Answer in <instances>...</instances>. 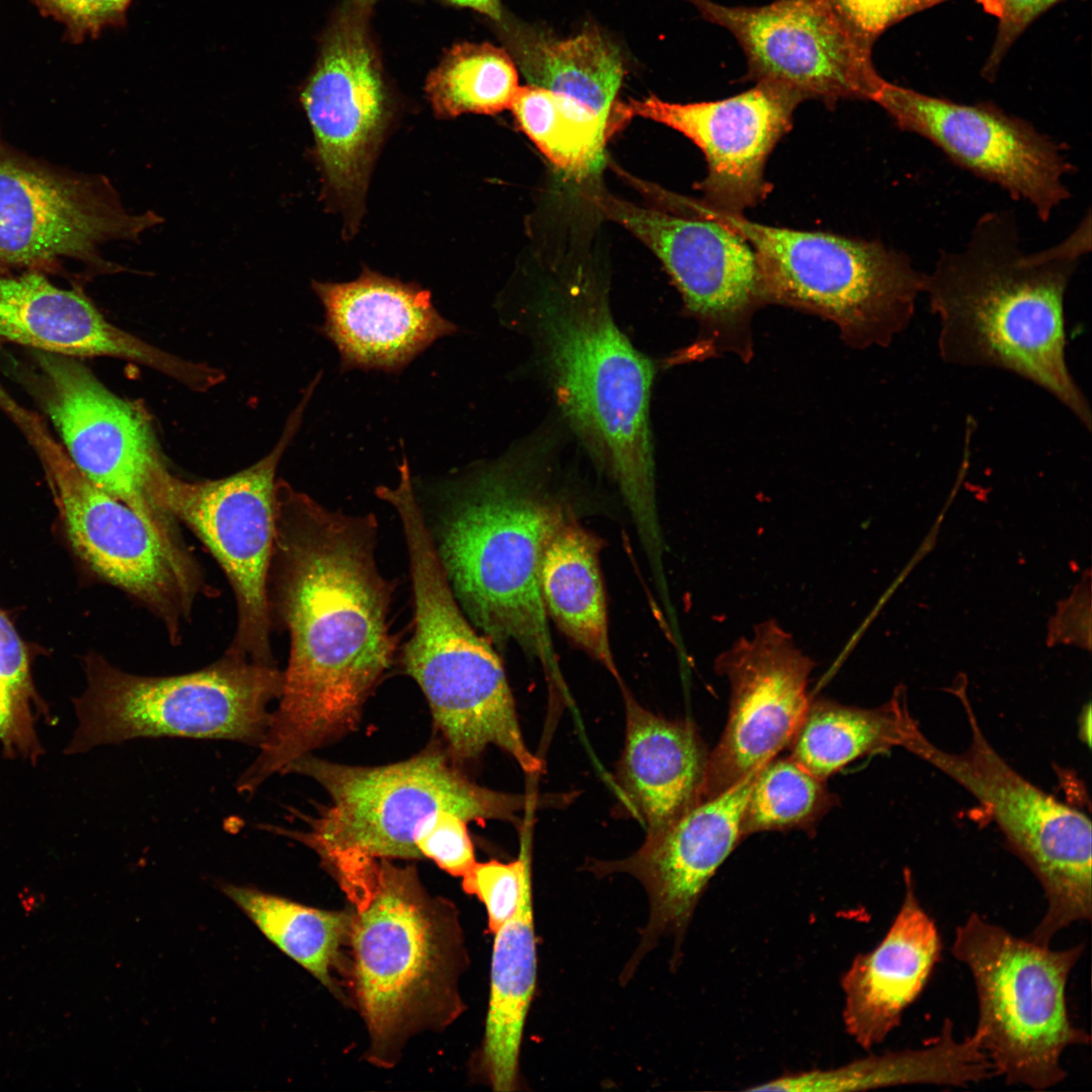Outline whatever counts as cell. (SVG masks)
Listing matches in <instances>:
<instances>
[{
  "label": "cell",
  "mask_w": 1092,
  "mask_h": 1092,
  "mask_svg": "<svg viewBox=\"0 0 1092 1092\" xmlns=\"http://www.w3.org/2000/svg\"><path fill=\"white\" fill-rule=\"evenodd\" d=\"M376 531L372 514L332 511L277 480L268 600L289 656L278 706L242 774L250 788L355 730L393 663V587L376 564Z\"/></svg>",
  "instance_id": "6da1fadb"
},
{
  "label": "cell",
  "mask_w": 1092,
  "mask_h": 1092,
  "mask_svg": "<svg viewBox=\"0 0 1092 1092\" xmlns=\"http://www.w3.org/2000/svg\"><path fill=\"white\" fill-rule=\"evenodd\" d=\"M1091 213L1057 244L1025 251L1010 209L985 212L958 251H940L923 292L946 364L1005 370L1032 382L1086 429L1092 412L1066 360L1065 296L1091 251Z\"/></svg>",
  "instance_id": "7a4b0ae2"
},
{
  "label": "cell",
  "mask_w": 1092,
  "mask_h": 1092,
  "mask_svg": "<svg viewBox=\"0 0 1092 1092\" xmlns=\"http://www.w3.org/2000/svg\"><path fill=\"white\" fill-rule=\"evenodd\" d=\"M543 469L535 458L508 455L448 478L428 526L473 626L495 648L517 645L559 681L540 569L552 536L574 513Z\"/></svg>",
  "instance_id": "3957f363"
},
{
  "label": "cell",
  "mask_w": 1092,
  "mask_h": 1092,
  "mask_svg": "<svg viewBox=\"0 0 1092 1092\" xmlns=\"http://www.w3.org/2000/svg\"><path fill=\"white\" fill-rule=\"evenodd\" d=\"M525 326L567 423L617 486L642 546L656 544L652 363L584 288L542 300Z\"/></svg>",
  "instance_id": "277c9868"
},
{
  "label": "cell",
  "mask_w": 1092,
  "mask_h": 1092,
  "mask_svg": "<svg viewBox=\"0 0 1092 1092\" xmlns=\"http://www.w3.org/2000/svg\"><path fill=\"white\" fill-rule=\"evenodd\" d=\"M284 774L317 783L329 803L314 817H300L304 830L265 825L312 849L354 906L369 902L378 860L422 858L415 835L439 810L467 822L517 821L533 800L490 790L471 781L444 745L433 743L418 754L378 766L349 765L305 754Z\"/></svg>",
  "instance_id": "5b68a950"
},
{
  "label": "cell",
  "mask_w": 1092,
  "mask_h": 1092,
  "mask_svg": "<svg viewBox=\"0 0 1092 1092\" xmlns=\"http://www.w3.org/2000/svg\"><path fill=\"white\" fill-rule=\"evenodd\" d=\"M344 974L366 1026V1060L392 1068L408 1040L440 1031L464 1011L459 982L469 960L459 915L431 895L414 867L378 860L368 904L353 911Z\"/></svg>",
  "instance_id": "8992f818"
},
{
  "label": "cell",
  "mask_w": 1092,
  "mask_h": 1092,
  "mask_svg": "<svg viewBox=\"0 0 1092 1092\" xmlns=\"http://www.w3.org/2000/svg\"><path fill=\"white\" fill-rule=\"evenodd\" d=\"M396 514L414 601L413 634L400 660L423 692L445 749L461 766L494 745L524 771L541 772L542 760L523 738L503 662L459 605L422 508L406 500Z\"/></svg>",
  "instance_id": "52a82bcc"
},
{
  "label": "cell",
  "mask_w": 1092,
  "mask_h": 1092,
  "mask_svg": "<svg viewBox=\"0 0 1092 1092\" xmlns=\"http://www.w3.org/2000/svg\"><path fill=\"white\" fill-rule=\"evenodd\" d=\"M686 206L748 243L764 303L829 320L855 348L886 347L910 325L924 273L904 252L874 240L757 223L698 199Z\"/></svg>",
  "instance_id": "ba28073f"
},
{
  "label": "cell",
  "mask_w": 1092,
  "mask_h": 1092,
  "mask_svg": "<svg viewBox=\"0 0 1092 1092\" xmlns=\"http://www.w3.org/2000/svg\"><path fill=\"white\" fill-rule=\"evenodd\" d=\"M1083 950V943L1053 949L975 912L957 926L950 951L974 980L973 1033L1006 1084L1051 1089L1067 1077L1065 1051L1090 1043L1067 1001L1069 978Z\"/></svg>",
  "instance_id": "9c48e42d"
},
{
  "label": "cell",
  "mask_w": 1092,
  "mask_h": 1092,
  "mask_svg": "<svg viewBox=\"0 0 1092 1092\" xmlns=\"http://www.w3.org/2000/svg\"><path fill=\"white\" fill-rule=\"evenodd\" d=\"M87 686L73 699L78 719L66 754L135 738L222 739L258 747L278 700L282 671L225 653L191 672H126L102 655L84 657Z\"/></svg>",
  "instance_id": "30bf717a"
},
{
  "label": "cell",
  "mask_w": 1092,
  "mask_h": 1092,
  "mask_svg": "<svg viewBox=\"0 0 1092 1092\" xmlns=\"http://www.w3.org/2000/svg\"><path fill=\"white\" fill-rule=\"evenodd\" d=\"M969 724L962 752L933 744L910 715L901 747L954 781L995 821L1012 852L1040 884L1045 912L1029 935L1042 945L1092 916L1091 821L1017 772L992 747L964 692L958 693Z\"/></svg>",
  "instance_id": "8fae6325"
},
{
  "label": "cell",
  "mask_w": 1092,
  "mask_h": 1092,
  "mask_svg": "<svg viewBox=\"0 0 1092 1092\" xmlns=\"http://www.w3.org/2000/svg\"><path fill=\"white\" fill-rule=\"evenodd\" d=\"M35 363L37 398L73 464L131 508L169 550L192 558L177 522L159 506L174 474L147 410L110 391L74 357L37 351Z\"/></svg>",
  "instance_id": "7c38bea8"
},
{
  "label": "cell",
  "mask_w": 1092,
  "mask_h": 1092,
  "mask_svg": "<svg viewBox=\"0 0 1092 1092\" xmlns=\"http://www.w3.org/2000/svg\"><path fill=\"white\" fill-rule=\"evenodd\" d=\"M24 436L74 552L97 577L156 616L178 644L195 600L208 592L195 558L173 553L131 508L83 475L39 417Z\"/></svg>",
  "instance_id": "4fadbf2b"
},
{
  "label": "cell",
  "mask_w": 1092,
  "mask_h": 1092,
  "mask_svg": "<svg viewBox=\"0 0 1092 1092\" xmlns=\"http://www.w3.org/2000/svg\"><path fill=\"white\" fill-rule=\"evenodd\" d=\"M314 386L306 387L268 455L219 479L190 482L174 475L159 498L160 508L204 544L231 584L237 626L225 653L258 663L276 664L270 644L268 581L277 467L299 429Z\"/></svg>",
  "instance_id": "5bb4252c"
},
{
  "label": "cell",
  "mask_w": 1092,
  "mask_h": 1092,
  "mask_svg": "<svg viewBox=\"0 0 1092 1092\" xmlns=\"http://www.w3.org/2000/svg\"><path fill=\"white\" fill-rule=\"evenodd\" d=\"M162 222L153 210L128 211L106 177L67 173L0 152V272H49L64 259L101 272L124 271L104 260L100 247L138 242Z\"/></svg>",
  "instance_id": "9a60e30c"
},
{
  "label": "cell",
  "mask_w": 1092,
  "mask_h": 1092,
  "mask_svg": "<svg viewBox=\"0 0 1092 1092\" xmlns=\"http://www.w3.org/2000/svg\"><path fill=\"white\" fill-rule=\"evenodd\" d=\"M686 1L735 37L746 59V81L777 85L802 101L827 106L842 99L876 103L887 83L875 69L873 44L854 33L828 0H774L761 6Z\"/></svg>",
  "instance_id": "2e32d148"
},
{
  "label": "cell",
  "mask_w": 1092,
  "mask_h": 1092,
  "mask_svg": "<svg viewBox=\"0 0 1092 1092\" xmlns=\"http://www.w3.org/2000/svg\"><path fill=\"white\" fill-rule=\"evenodd\" d=\"M876 103L901 130L1027 203L1042 222L1071 195L1067 146L993 103H958L888 81Z\"/></svg>",
  "instance_id": "e0dca14e"
},
{
  "label": "cell",
  "mask_w": 1092,
  "mask_h": 1092,
  "mask_svg": "<svg viewBox=\"0 0 1092 1092\" xmlns=\"http://www.w3.org/2000/svg\"><path fill=\"white\" fill-rule=\"evenodd\" d=\"M327 31L300 102L314 136L326 193L357 223L390 104L370 38L366 8L354 0Z\"/></svg>",
  "instance_id": "ac0fdd59"
},
{
  "label": "cell",
  "mask_w": 1092,
  "mask_h": 1092,
  "mask_svg": "<svg viewBox=\"0 0 1092 1092\" xmlns=\"http://www.w3.org/2000/svg\"><path fill=\"white\" fill-rule=\"evenodd\" d=\"M599 204L661 261L687 309L701 324L704 344L749 356L750 321L764 300L748 243L700 215L646 208L611 196Z\"/></svg>",
  "instance_id": "d6986e66"
},
{
  "label": "cell",
  "mask_w": 1092,
  "mask_h": 1092,
  "mask_svg": "<svg viewBox=\"0 0 1092 1092\" xmlns=\"http://www.w3.org/2000/svg\"><path fill=\"white\" fill-rule=\"evenodd\" d=\"M814 667L775 620L758 623L717 657L715 670L730 687L729 714L699 801L727 791L790 744L810 703Z\"/></svg>",
  "instance_id": "ffe728a7"
},
{
  "label": "cell",
  "mask_w": 1092,
  "mask_h": 1092,
  "mask_svg": "<svg viewBox=\"0 0 1092 1092\" xmlns=\"http://www.w3.org/2000/svg\"><path fill=\"white\" fill-rule=\"evenodd\" d=\"M759 768L727 791L696 802L631 856L592 864L600 876L635 877L648 895V922L622 981L629 980L662 936L672 935L676 947L680 945L707 885L743 839V812Z\"/></svg>",
  "instance_id": "44dd1931"
},
{
  "label": "cell",
  "mask_w": 1092,
  "mask_h": 1092,
  "mask_svg": "<svg viewBox=\"0 0 1092 1092\" xmlns=\"http://www.w3.org/2000/svg\"><path fill=\"white\" fill-rule=\"evenodd\" d=\"M802 99L780 86L758 82L747 91L714 101L673 103L657 97L622 102L628 120L641 116L671 127L705 155L708 174L697 185L707 205L742 213L769 192L767 158L790 130Z\"/></svg>",
  "instance_id": "7402d4cb"
},
{
  "label": "cell",
  "mask_w": 1092,
  "mask_h": 1092,
  "mask_svg": "<svg viewBox=\"0 0 1092 1092\" xmlns=\"http://www.w3.org/2000/svg\"><path fill=\"white\" fill-rule=\"evenodd\" d=\"M0 340L69 357H114L142 364L194 391L218 382L217 368L184 360L109 323L80 290L42 272H0Z\"/></svg>",
  "instance_id": "603a6c76"
},
{
  "label": "cell",
  "mask_w": 1092,
  "mask_h": 1092,
  "mask_svg": "<svg viewBox=\"0 0 1092 1092\" xmlns=\"http://www.w3.org/2000/svg\"><path fill=\"white\" fill-rule=\"evenodd\" d=\"M325 309L318 331L337 348L342 372L399 373L457 327L435 308L431 292L364 270L349 282H313Z\"/></svg>",
  "instance_id": "cb8c5ba5"
},
{
  "label": "cell",
  "mask_w": 1092,
  "mask_h": 1092,
  "mask_svg": "<svg viewBox=\"0 0 1092 1092\" xmlns=\"http://www.w3.org/2000/svg\"><path fill=\"white\" fill-rule=\"evenodd\" d=\"M904 897L882 940L857 954L841 979L846 1032L864 1050L882 1043L920 997L942 953L939 929L921 905L908 868Z\"/></svg>",
  "instance_id": "d4e9b609"
},
{
  "label": "cell",
  "mask_w": 1092,
  "mask_h": 1092,
  "mask_svg": "<svg viewBox=\"0 0 1092 1092\" xmlns=\"http://www.w3.org/2000/svg\"><path fill=\"white\" fill-rule=\"evenodd\" d=\"M623 698L626 734L617 785L650 839L699 801L709 752L691 723L651 713L626 689Z\"/></svg>",
  "instance_id": "484cf974"
},
{
  "label": "cell",
  "mask_w": 1092,
  "mask_h": 1092,
  "mask_svg": "<svg viewBox=\"0 0 1092 1092\" xmlns=\"http://www.w3.org/2000/svg\"><path fill=\"white\" fill-rule=\"evenodd\" d=\"M995 1076L993 1067L972 1033L954 1035L945 1018L939 1032L920 1048L871 1055L831 1069L786 1073L749 1091L844 1092L903 1085L968 1087Z\"/></svg>",
  "instance_id": "4316f807"
},
{
  "label": "cell",
  "mask_w": 1092,
  "mask_h": 1092,
  "mask_svg": "<svg viewBox=\"0 0 1092 1092\" xmlns=\"http://www.w3.org/2000/svg\"><path fill=\"white\" fill-rule=\"evenodd\" d=\"M480 1076L494 1091L520 1089V1051L537 975L531 878L513 916L494 933Z\"/></svg>",
  "instance_id": "83f0119b"
},
{
  "label": "cell",
  "mask_w": 1092,
  "mask_h": 1092,
  "mask_svg": "<svg viewBox=\"0 0 1092 1092\" xmlns=\"http://www.w3.org/2000/svg\"><path fill=\"white\" fill-rule=\"evenodd\" d=\"M603 543L572 515L547 545L540 592L549 620L621 681L611 649L608 607L600 566Z\"/></svg>",
  "instance_id": "f1b7e54d"
},
{
  "label": "cell",
  "mask_w": 1092,
  "mask_h": 1092,
  "mask_svg": "<svg viewBox=\"0 0 1092 1092\" xmlns=\"http://www.w3.org/2000/svg\"><path fill=\"white\" fill-rule=\"evenodd\" d=\"M515 64L530 85L571 96L614 113L625 74L618 49L593 30L559 39L529 25L498 22Z\"/></svg>",
  "instance_id": "f546056e"
},
{
  "label": "cell",
  "mask_w": 1092,
  "mask_h": 1092,
  "mask_svg": "<svg viewBox=\"0 0 1092 1092\" xmlns=\"http://www.w3.org/2000/svg\"><path fill=\"white\" fill-rule=\"evenodd\" d=\"M910 714L898 692L885 705L864 709L828 699L810 701L790 742L791 757L826 780L853 760L901 747Z\"/></svg>",
  "instance_id": "4dcf8cb0"
},
{
  "label": "cell",
  "mask_w": 1092,
  "mask_h": 1092,
  "mask_svg": "<svg viewBox=\"0 0 1092 1092\" xmlns=\"http://www.w3.org/2000/svg\"><path fill=\"white\" fill-rule=\"evenodd\" d=\"M220 889L273 944L343 998L333 972H344L341 949L348 945L353 912L305 906L249 886Z\"/></svg>",
  "instance_id": "1f68e13d"
},
{
  "label": "cell",
  "mask_w": 1092,
  "mask_h": 1092,
  "mask_svg": "<svg viewBox=\"0 0 1092 1092\" xmlns=\"http://www.w3.org/2000/svg\"><path fill=\"white\" fill-rule=\"evenodd\" d=\"M520 128L559 170L575 178L596 173L609 138L624 124L563 93L520 87L510 108Z\"/></svg>",
  "instance_id": "d6a6232c"
},
{
  "label": "cell",
  "mask_w": 1092,
  "mask_h": 1092,
  "mask_svg": "<svg viewBox=\"0 0 1092 1092\" xmlns=\"http://www.w3.org/2000/svg\"><path fill=\"white\" fill-rule=\"evenodd\" d=\"M519 88L511 55L487 42L453 46L426 83L429 100L442 117L496 114L511 108Z\"/></svg>",
  "instance_id": "836d02e7"
},
{
  "label": "cell",
  "mask_w": 1092,
  "mask_h": 1092,
  "mask_svg": "<svg viewBox=\"0 0 1092 1092\" xmlns=\"http://www.w3.org/2000/svg\"><path fill=\"white\" fill-rule=\"evenodd\" d=\"M836 802L825 780L791 756H775L758 769L751 787L743 812L742 838L764 831H809Z\"/></svg>",
  "instance_id": "e575fe53"
},
{
  "label": "cell",
  "mask_w": 1092,
  "mask_h": 1092,
  "mask_svg": "<svg viewBox=\"0 0 1092 1092\" xmlns=\"http://www.w3.org/2000/svg\"><path fill=\"white\" fill-rule=\"evenodd\" d=\"M54 724L48 705L37 694L27 650L10 619L0 609V744L5 757L35 763L43 749L35 722Z\"/></svg>",
  "instance_id": "d590c367"
},
{
  "label": "cell",
  "mask_w": 1092,
  "mask_h": 1092,
  "mask_svg": "<svg viewBox=\"0 0 1092 1092\" xmlns=\"http://www.w3.org/2000/svg\"><path fill=\"white\" fill-rule=\"evenodd\" d=\"M461 878L463 890L485 906L488 931L493 934L518 907L523 888L531 878L530 858L523 848L519 857L509 862L476 861Z\"/></svg>",
  "instance_id": "8d00e7d4"
},
{
  "label": "cell",
  "mask_w": 1092,
  "mask_h": 1092,
  "mask_svg": "<svg viewBox=\"0 0 1092 1092\" xmlns=\"http://www.w3.org/2000/svg\"><path fill=\"white\" fill-rule=\"evenodd\" d=\"M467 823L448 810H439L429 817L415 835L421 856L430 858L454 877H463L476 862Z\"/></svg>",
  "instance_id": "74e56055"
},
{
  "label": "cell",
  "mask_w": 1092,
  "mask_h": 1092,
  "mask_svg": "<svg viewBox=\"0 0 1092 1092\" xmlns=\"http://www.w3.org/2000/svg\"><path fill=\"white\" fill-rule=\"evenodd\" d=\"M44 16L66 26L74 42L97 37L106 27L121 26L132 0H30Z\"/></svg>",
  "instance_id": "f35d334b"
},
{
  "label": "cell",
  "mask_w": 1092,
  "mask_h": 1092,
  "mask_svg": "<svg viewBox=\"0 0 1092 1092\" xmlns=\"http://www.w3.org/2000/svg\"><path fill=\"white\" fill-rule=\"evenodd\" d=\"M849 28L873 44L901 20L949 0H828Z\"/></svg>",
  "instance_id": "ab89813d"
},
{
  "label": "cell",
  "mask_w": 1092,
  "mask_h": 1092,
  "mask_svg": "<svg viewBox=\"0 0 1092 1092\" xmlns=\"http://www.w3.org/2000/svg\"><path fill=\"white\" fill-rule=\"evenodd\" d=\"M998 20L992 50L983 69L994 78L1005 55L1021 33L1042 13L1063 0H974Z\"/></svg>",
  "instance_id": "60d3db41"
},
{
  "label": "cell",
  "mask_w": 1092,
  "mask_h": 1092,
  "mask_svg": "<svg viewBox=\"0 0 1092 1092\" xmlns=\"http://www.w3.org/2000/svg\"><path fill=\"white\" fill-rule=\"evenodd\" d=\"M446 2L463 8H470L485 16L489 17L496 22H499L503 18V11L499 0H445Z\"/></svg>",
  "instance_id": "b9f144b4"
},
{
  "label": "cell",
  "mask_w": 1092,
  "mask_h": 1092,
  "mask_svg": "<svg viewBox=\"0 0 1092 1092\" xmlns=\"http://www.w3.org/2000/svg\"><path fill=\"white\" fill-rule=\"evenodd\" d=\"M0 410L14 422H21L26 416V408L21 406L0 384Z\"/></svg>",
  "instance_id": "7bdbcfd3"
},
{
  "label": "cell",
  "mask_w": 1092,
  "mask_h": 1092,
  "mask_svg": "<svg viewBox=\"0 0 1092 1092\" xmlns=\"http://www.w3.org/2000/svg\"><path fill=\"white\" fill-rule=\"evenodd\" d=\"M360 1H363V2L369 3V2L371 1V0H360Z\"/></svg>",
  "instance_id": "ee69618b"
}]
</instances>
